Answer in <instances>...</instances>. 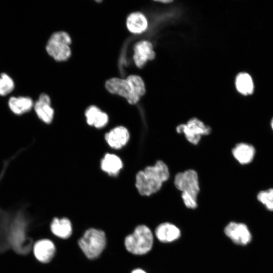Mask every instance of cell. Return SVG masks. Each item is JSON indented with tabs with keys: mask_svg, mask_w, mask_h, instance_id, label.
Masks as SVG:
<instances>
[{
	"mask_svg": "<svg viewBox=\"0 0 273 273\" xmlns=\"http://www.w3.org/2000/svg\"><path fill=\"white\" fill-rule=\"evenodd\" d=\"M85 116L89 125L98 128L104 127L109 120L107 114L95 105H91L85 110Z\"/></svg>",
	"mask_w": 273,
	"mask_h": 273,
	"instance_id": "9a60e30c",
	"label": "cell"
},
{
	"mask_svg": "<svg viewBox=\"0 0 273 273\" xmlns=\"http://www.w3.org/2000/svg\"><path fill=\"white\" fill-rule=\"evenodd\" d=\"M14 87L13 79L7 74L2 73L0 76V95H8L13 90Z\"/></svg>",
	"mask_w": 273,
	"mask_h": 273,
	"instance_id": "603a6c76",
	"label": "cell"
},
{
	"mask_svg": "<svg viewBox=\"0 0 273 273\" xmlns=\"http://www.w3.org/2000/svg\"><path fill=\"white\" fill-rule=\"evenodd\" d=\"M24 222L22 217H18L12 225L10 235V241L12 246L20 253H24L27 248L24 246L26 239Z\"/></svg>",
	"mask_w": 273,
	"mask_h": 273,
	"instance_id": "30bf717a",
	"label": "cell"
},
{
	"mask_svg": "<svg viewBox=\"0 0 273 273\" xmlns=\"http://www.w3.org/2000/svg\"><path fill=\"white\" fill-rule=\"evenodd\" d=\"M157 2L163 3H170L172 2V1L169 0H161V1H157Z\"/></svg>",
	"mask_w": 273,
	"mask_h": 273,
	"instance_id": "d4e9b609",
	"label": "cell"
},
{
	"mask_svg": "<svg viewBox=\"0 0 273 273\" xmlns=\"http://www.w3.org/2000/svg\"><path fill=\"white\" fill-rule=\"evenodd\" d=\"M106 243L105 233L100 230L90 228L81 237L78 244L85 255L89 259L98 257L103 252Z\"/></svg>",
	"mask_w": 273,
	"mask_h": 273,
	"instance_id": "5b68a950",
	"label": "cell"
},
{
	"mask_svg": "<svg viewBox=\"0 0 273 273\" xmlns=\"http://www.w3.org/2000/svg\"><path fill=\"white\" fill-rule=\"evenodd\" d=\"M122 166L123 164L121 159L113 154H106L101 162L102 170L111 175H117Z\"/></svg>",
	"mask_w": 273,
	"mask_h": 273,
	"instance_id": "d6986e66",
	"label": "cell"
},
{
	"mask_svg": "<svg viewBox=\"0 0 273 273\" xmlns=\"http://www.w3.org/2000/svg\"><path fill=\"white\" fill-rule=\"evenodd\" d=\"M155 234L156 238L162 243H170L177 240L181 235L180 230L170 222H164L156 228Z\"/></svg>",
	"mask_w": 273,
	"mask_h": 273,
	"instance_id": "5bb4252c",
	"label": "cell"
},
{
	"mask_svg": "<svg viewBox=\"0 0 273 273\" xmlns=\"http://www.w3.org/2000/svg\"><path fill=\"white\" fill-rule=\"evenodd\" d=\"M235 84L238 91L243 95H251L253 92V80L247 73L242 72L238 74L236 78Z\"/></svg>",
	"mask_w": 273,
	"mask_h": 273,
	"instance_id": "44dd1931",
	"label": "cell"
},
{
	"mask_svg": "<svg viewBox=\"0 0 273 273\" xmlns=\"http://www.w3.org/2000/svg\"><path fill=\"white\" fill-rule=\"evenodd\" d=\"M232 154L238 162L245 165L252 161L255 155V149L250 144L241 143L235 147Z\"/></svg>",
	"mask_w": 273,
	"mask_h": 273,
	"instance_id": "e0dca14e",
	"label": "cell"
},
{
	"mask_svg": "<svg viewBox=\"0 0 273 273\" xmlns=\"http://www.w3.org/2000/svg\"><path fill=\"white\" fill-rule=\"evenodd\" d=\"M71 38L67 32L64 31H57L50 37L46 49L48 54L55 60L65 61L71 56Z\"/></svg>",
	"mask_w": 273,
	"mask_h": 273,
	"instance_id": "8992f818",
	"label": "cell"
},
{
	"mask_svg": "<svg viewBox=\"0 0 273 273\" xmlns=\"http://www.w3.org/2000/svg\"><path fill=\"white\" fill-rule=\"evenodd\" d=\"M131 273H147L145 270L141 268H136L132 271Z\"/></svg>",
	"mask_w": 273,
	"mask_h": 273,
	"instance_id": "cb8c5ba5",
	"label": "cell"
},
{
	"mask_svg": "<svg viewBox=\"0 0 273 273\" xmlns=\"http://www.w3.org/2000/svg\"><path fill=\"white\" fill-rule=\"evenodd\" d=\"M257 198L268 210L273 211V188L260 191Z\"/></svg>",
	"mask_w": 273,
	"mask_h": 273,
	"instance_id": "7402d4cb",
	"label": "cell"
},
{
	"mask_svg": "<svg viewBox=\"0 0 273 273\" xmlns=\"http://www.w3.org/2000/svg\"><path fill=\"white\" fill-rule=\"evenodd\" d=\"M270 125H271V128H272V130H273V118L271 120Z\"/></svg>",
	"mask_w": 273,
	"mask_h": 273,
	"instance_id": "484cf974",
	"label": "cell"
},
{
	"mask_svg": "<svg viewBox=\"0 0 273 273\" xmlns=\"http://www.w3.org/2000/svg\"><path fill=\"white\" fill-rule=\"evenodd\" d=\"M51 230L56 236L67 239L70 237L72 232V225L69 219L66 217L54 218L51 224Z\"/></svg>",
	"mask_w": 273,
	"mask_h": 273,
	"instance_id": "ac0fdd59",
	"label": "cell"
},
{
	"mask_svg": "<svg viewBox=\"0 0 273 273\" xmlns=\"http://www.w3.org/2000/svg\"><path fill=\"white\" fill-rule=\"evenodd\" d=\"M109 146L113 149H119L124 146L129 139V133L124 126H119L111 129L105 136Z\"/></svg>",
	"mask_w": 273,
	"mask_h": 273,
	"instance_id": "4fadbf2b",
	"label": "cell"
},
{
	"mask_svg": "<svg viewBox=\"0 0 273 273\" xmlns=\"http://www.w3.org/2000/svg\"><path fill=\"white\" fill-rule=\"evenodd\" d=\"M174 184L182 192L181 197L185 206L190 209L196 208L197 196L200 191L197 173L192 169L179 172L175 176Z\"/></svg>",
	"mask_w": 273,
	"mask_h": 273,
	"instance_id": "3957f363",
	"label": "cell"
},
{
	"mask_svg": "<svg viewBox=\"0 0 273 273\" xmlns=\"http://www.w3.org/2000/svg\"><path fill=\"white\" fill-rule=\"evenodd\" d=\"M105 86L110 93L124 98L131 105L138 103L146 93L144 81L138 75H130L126 78H111Z\"/></svg>",
	"mask_w": 273,
	"mask_h": 273,
	"instance_id": "7a4b0ae2",
	"label": "cell"
},
{
	"mask_svg": "<svg viewBox=\"0 0 273 273\" xmlns=\"http://www.w3.org/2000/svg\"><path fill=\"white\" fill-rule=\"evenodd\" d=\"M169 177L167 166L161 160L154 165L139 171L135 176V187L142 196H149L157 192Z\"/></svg>",
	"mask_w": 273,
	"mask_h": 273,
	"instance_id": "6da1fadb",
	"label": "cell"
},
{
	"mask_svg": "<svg viewBox=\"0 0 273 273\" xmlns=\"http://www.w3.org/2000/svg\"><path fill=\"white\" fill-rule=\"evenodd\" d=\"M224 232L226 236L238 245H246L251 241V234L244 223L231 222L226 225Z\"/></svg>",
	"mask_w": 273,
	"mask_h": 273,
	"instance_id": "ba28073f",
	"label": "cell"
},
{
	"mask_svg": "<svg viewBox=\"0 0 273 273\" xmlns=\"http://www.w3.org/2000/svg\"><path fill=\"white\" fill-rule=\"evenodd\" d=\"M37 117L46 124H50L53 119L54 111L51 107V100L46 94L42 93L34 105Z\"/></svg>",
	"mask_w": 273,
	"mask_h": 273,
	"instance_id": "8fae6325",
	"label": "cell"
},
{
	"mask_svg": "<svg viewBox=\"0 0 273 273\" xmlns=\"http://www.w3.org/2000/svg\"><path fill=\"white\" fill-rule=\"evenodd\" d=\"M210 127L206 125L197 118L190 119L186 124L179 125L176 131L179 133H184L187 140L194 145H197L201 136L210 132Z\"/></svg>",
	"mask_w": 273,
	"mask_h": 273,
	"instance_id": "52a82bcc",
	"label": "cell"
},
{
	"mask_svg": "<svg viewBox=\"0 0 273 273\" xmlns=\"http://www.w3.org/2000/svg\"><path fill=\"white\" fill-rule=\"evenodd\" d=\"M8 104L11 110L17 115L28 112L33 106L32 100L27 97H11Z\"/></svg>",
	"mask_w": 273,
	"mask_h": 273,
	"instance_id": "ffe728a7",
	"label": "cell"
},
{
	"mask_svg": "<svg viewBox=\"0 0 273 273\" xmlns=\"http://www.w3.org/2000/svg\"><path fill=\"white\" fill-rule=\"evenodd\" d=\"M33 251L37 260L42 263H48L54 257L56 247L52 241L43 239L37 241L35 243Z\"/></svg>",
	"mask_w": 273,
	"mask_h": 273,
	"instance_id": "7c38bea8",
	"label": "cell"
},
{
	"mask_svg": "<svg viewBox=\"0 0 273 273\" xmlns=\"http://www.w3.org/2000/svg\"><path fill=\"white\" fill-rule=\"evenodd\" d=\"M153 235L151 230L145 225L136 227L134 232L125 239L126 250L135 255H143L149 252L153 244Z\"/></svg>",
	"mask_w": 273,
	"mask_h": 273,
	"instance_id": "277c9868",
	"label": "cell"
},
{
	"mask_svg": "<svg viewBox=\"0 0 273 273\" xmlns=\"http://www.w3.org/2000/svg\"><path fill=\"white\" fill-rule=\"evenodd\" d=\"M133 59L137 67L141 68L150 60L155 57L152 43L146 40L136 42L133 47Z\"/></svg>",
	"mask_w": 273,
	"mask_h": 273,
	"instance_id": "9c48e42d",
	"label": "cell"
},
{
	"mask_svg": "<svg viewBox=\"0 0 273 273\" xmlns=\"http://www.w3.org/2000/svg\"><path fill=\"white\" fill-rule=\"evenodd\" d=\"M148 25L146 17L140 12L131 13L126 18V27L128 31L133 34H141L145 32L148 27Z\"/></svg>",
	"mask_w": 273,
	"mask_h": 273,
	"instance_id": "2e32d148",
	"label": "cell"
}]
</instances>
